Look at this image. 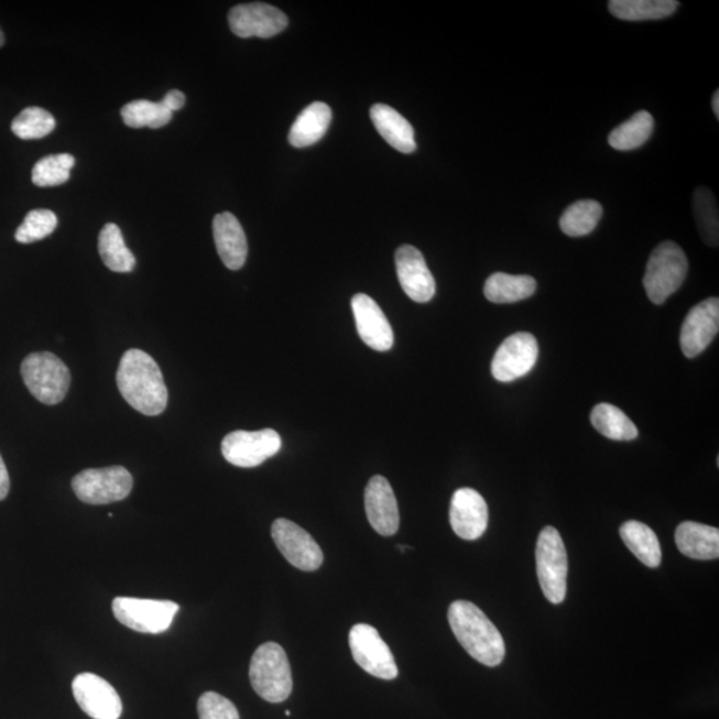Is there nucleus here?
I'll use <instances>...</instances> for the list:
<instances>
[{
    "label": "nucleus",
    "instance_id": "1",
    "mask_svg": "<svg viewBox=\"0 0 719 719\" xmlns=\"http://www.w3.org/2000/svg\"><path fill=\"white\" fill-rule=\"evenodd\" d=\"M117 384L127 403L145 416H159L167 408L168 391L161 368L140 349H130L123 355Z\"/></svg>",
    "mask_w": 719,
    "mask_h": 719
},
{
    "label": "nucleus",
    "instance_id": "2",
    "mask_svg": "<svg viewBox=\"0 0 719 719\" xmlns=\"http://www.w3.org/2000/svg\"><path fill=\"white\" fill-rule=\"evenodd\" d=\"M451 632L470 657L494 667L505 658V642L499 629L479 607L469 601H455L448 610Z\"/></svg>",
    "mask_w": 719,
    "mask_h": 719
},
{
    "label": "nucleus",
    "instance_id": "3",
    "mask_svg": "<svg viewBox=\"0 0 719 719\" xmlns=\"http://www.w3.org/2000/svg\"><path fill=\"white\" fill-rule=\"evenodd\" d=\"M253 690L266 702L282 704L294 689V679L285 651L275 642H266L253 653L250 665Z\"/></svg>",
    "mask_w": 719,
    "mask_h": 719
},
{
    "label": "nucleus",
    "instance_id": "4",
    "mask_svg": "<svg viewBox=\"0 0 719 719\" xmlns=\"http://www.w3.org/2000/svg\"><path fill=\"white\" fill-rule=\"evenodd\" d=\"M687 270L689 262L683 248L673 241L661 243L646 265L644 286L649 301L657 305L664 304L683 285Z\"/></svg>",
    "mask_w": 719,
    "mask_h": 719
},
{
    "label": "nucleus",
    "instance_id": "5",
    "mask_svg": "<svg viewBox=\"0 0 719 719\" xmlns=\"http://www.w3.org/2000/svg\"><path fill=\"white\" fill-rule=\"evenodd\" d=\"M21 372L25 386L43 404L62 403L72 385L69 369L54 353L29 355L22 362Z\"/></svg>",
    "mask_w": 719,
    "mask_h": 719
},
{
    "label": "nucleus",
    "instance_id": "6",
    "mask_svg": "<svg viewBox=\"0 0 719 719\" xmlns=\"http://www.w3.org/2000/svg\"><path fill=\"white\" fill-rule=\"evenodd\" d=\"M537 577L546 600L559 606L566 597L568 578V555L562 534L556 527L541 531L536 546Z\"/></svg>",
    "mask_w": 719,
    "mask_h": 719
},
{
    "label": "nucleus",
    "instance_id": "7",
    "mask_svg": "<svg viewBox=\"0 0 719 719\" xmlns=\"http://www.w3.org/2000/svg\"><path fill=\"white\" fill-rule=\"evenodd\" d=\"M132 487V476L123 467L83 470L73 480L76 498L91 505L122 501L129 498Z\"/></svg>",
    "mask_w": 719,
    "mask_h": 719
},
{
    "label": "nucleus",
    "instance_id": "8",
    "mask_svg": "<svg viewBox=\"0 0 719 719\" xmlns=\"http://www.w3.org/2000/svg\"><path fill=\"white\" fill-rule=\"evenodd\" d=\"M112 612L122 625L135 632L161 634L170 629L179 606L172 601L118 597L112 602Z\"/></svg>",
    "mask_w": 719,
    "mask_h": 719
},
{
    "label": "nucleus",
    "instance_id": "9",
    "mask_svg": "<svg viewBox=\"0 0 719 719\" xmlns=\"http://www.w3.org/2000/svg\"><path fill=\"white\" fill-rule=\"evenodd\" d=\"M355 663L371 676L391 680L399 676V667L390 646L381 639L378 630L367 623H358L349 632Z\"/></svg>",
    "mask_w": 719,
    "mask_h": 719
},
{
    "label": "nucleus",
    "instance_id": "10",
    "mask_svg": "<svg viewBox=\"0 0 719 719\" xmlns=\"http://www.w3.org/2000/svg\"><path fill=\"white\" fill-rule=\"evenodd\" d=\"M282 449V437L276 431H235L221 443V454L229 464L239 468L262 466Z\"/></svg>",
    "mask_w": 719,
    "mask_h": 719
},
{
    "label": "nucleus",
    "instance_id": "11",
    "mask_svg": "<svg viewBox=\"0 0 719 719\" xmlns=\"http://www.w3.org/2000/svg\"><path fill=\"white\" fill-rule=\"evenodd\" d=\"M271 534L277 549L292 566L304 571L320 568L324 562L322 548L302 526L286 519H277L272 524Z\"/></svg>",
    "mask_w": 719,
    "mask_h": 719
},
{
    "label": "nucleus",
    "instance_id": "12",
    "mask_svg": "<svg viewBox=\"0 0 719 719\" xmlns=\"http://www.w3.org/2000/svg\"><path fill=\"white\" fill-rule=\"evenodd\" d=\"M538 359V344L531 334L520 333L506 337L492 361L493 378L501 383L524 378Z\"/></svg>",
    "mask_w": 719,
    "mask_h": 719
},
{
    "label": "nucleus",
    "instance_id": "13",
    "mask_svg": "<svg viewBox=\"0 0 719 719\" xmlns=\"http://www.w3.org/2000/svg\"><path fill=\"white\" fill-rule=\"evenodd\" d=\"M76 704L92 719H119L123 704L118 691L106 679L92 673H81L73 683Z\"/></svg>",
    "mask_w": 719,
    "mask_h": 719
},
{
    "label": "nucleus",
    "instance_id": "14",
    "mask_svg": "<svg viewBox=\"0 0 719 719\" xmlns=\"http://www.w3.org/2000/svg\"><path fill=\"white\" fill-rule=\"evenodd\" d=\"M229 28L240 37H272L286 29L288 18L266 3L239 4L229 11Z\"/></svg>",
    "mask_w": 719,
    "mask_h": 719
},
{
    "label": "nucleus",
    "instance_id": "15",
    "mask_svg": "<svg viewBox=\"0 0 719 719\" xmlns=\"http://www.w3.org/2000/svg\"><path fill=\"white\" fill-rule=\"evenodd\" d=\"M719 330V301L710 297L687 314L680 328V349L687 359H695L708 348Z\"/></svg>",
    "mask_w": 719,
    "mask_h": 719
},
{
    "label": "nucleus",
    "instance_id": "16",
    "mask_svg": "<svg viewBox=\"0 0 719 719\" xmlns=\"http://www.w3.org/2000/svg\"><path fill=\"white\" fill-rule=\"evenodd\" d=\"M489 512L487 501L470 488L455 492L450 501L449 521L458 537L467 541L479 540L487 532Z\"/></svg>",
    "mask_w": 719,
    "mask_h": 719
},
{
    "label": "nucleus",
    "instance_id": "17",
    "mask_svg": "<svg viewBox=\"0 0 719 719\" xmlns=\"http://www.w3.org/2000/svg\"><path fill=\"white\" fill-rule=\"evenodd\" d=\"M396 271L401 288L416 303H428L436 294V282L423 253L413 246L396 251Z\"/></svg>",
    "mask_w": 719,
    "mask_h": 719
},
{
    "label": "nucleus",
    "instance_id": "18",
    "mask_svg": "<svg viewBox=\"0 0 719 719\" xmlns=\"http://www.w3.org/2000/svg\"><path fill=\"white\" fill-rule=\"evenodd\" d=\"M364 500L367 518L373 530L385 537L396 534L400 513L390 481L383 476L372 477L366 488Z\"/></svg>",
    "mask_w": 719,
    "mask_h": 719
},
{
    "label": "nucleus",
    "instance_id": "19",
    "mask_svg": "<svg viewBox=\"0 0 719 719\" xmlns=\"http://www.w3.org/2000/svg\"><path fill=\"white\" fill-rule=\"evenodd\" d=\"M352 311L360 339L374 351L386 352L393 347L394 335L380 305L366 294L355 295Z\"/></svg>",
    "mask_w": 719,
    "mask_h": 719
},
{
    "label": "nucleus",
    "instance_id": "20",
    "mask_svg": "<svg viewBox=\"0 0 719 719\" xmlns=\"http://www.w3.org/2000/svg\"><path fill=\"white\" fill-rule=\"evenodd\" d=\"M213 228L216 250H218L221 262L232 271L243 269L248 244L244 229L237 216L231 213L216 215Z\"/></svg>",
    "mask_w": 719,
    "mask_h": 719
},
{
    "label": "nucleus",
    "instance_id": "21",
    "mask_svg": "<svg viewBox=\"0 0 719 719\" xmlns=\"http://www.w3.org/2000/svg\"><path fill=\"white\" fill-rule=\"evenodd\" d=\"M371 119L380 135L388 144L403 154H412L417 149L415 130L403 115L386 105H374Z\"/></svg>",
    "mask_w": 719,
    "mask_h": 719
},
{
    "label": "nucleus",
    "instance_id": "22",
    "mask_svg": "<svg viewBox=\"0 0 719 719\" xmlns=\"http://www.w3.org/2000/svg\"><path fill=\"white\" fill-rule=\"evenodd\" d=\"M676 544L684 556L693 559L719 557V531L715 526L685 521L677 527Z\"/></svg>",
    "mask_w": 719,
    "mask_h": 719
},
{
    "label": "nucleus",
    "instance_id": "23",
    "mask_svg": "<svg viewBox=\"0 0 719 719\" xmlns=\"http://www.w3.org/2000/svg\"><path fill=\"white\" fill-rule=\"evenodd\" d=\"M333 120V110L323 101H315L298 115L290 131L288 140L296 149L309 148L326 135Z\"/></svg>",
    "mask_w": 719,
    "mask_h": 719
},
{
    "label": "nucleus",
    "instance_id": "24",
    "mask_svg": "<svg viewBox=\"0 0 719 719\" xmlns=\"http://www.w3.org/2000/svg\"><path fill=\"white\" fill-rule=\"evenodd\" d=\"M537 290V282L527 275L493 273L483 286V295L494 304H512L530 298Z\"/></svg>",
    "mask_w": 719,
    "mask_h": 719
},
{
    "label": "nucleus",
    "instance_id": "25",
    "mask_svg": "<svg viewBox=\"0 0 719 719\" xmlns=\"http://www.w3.org/2000/svg\"><path fill=\"white\" fill-rule=\"evenodd\" d=\"M620 534L628 549L633 553L640 562L649 568H658L663 562V551H661L657 534L640 521H627L620 527Z\"/></svg>",
    "mask_w": 719,
    "mask_h": 719
},
{
    "label": "nucleus",
    "instance_id": "26",
    "mask_svg": "<svg viewBox=\"0 0 719 719\" xmlns=\"http://www.w3.org/2000/svg\"><path fill=\"white\" fill-rule=\"evenodd\" d=\"M676 0H610L609 10L622 21H658L678 9Z\"/></svg>",
    "mask_w": 719,
    "mask_h": 719
},
{
    "label": "nucleus",
    "instance_id": "27",
    "mask_svg": "<svg viewBox=\"0 0 719 719\" xmlns=\"http://www.w3.org/2000/svg\"><path fill=\"white\" fill-rule=\"evenodd\" d=\"M591 425L602 436L614 442H632L639 437V429L625 413L608 403L598 404L591 411Z\"/></svg>",
    "mask_w": 719,
    "mask_h": 719
},
{
    "label": "nucleus",
    "instance_id": "28",
    "mask_svg": "<svg viewBox=\"0 0 719 719\" xmlns=\"http://www.w3.org/2000/svg\"><path fill=\"white\" fill-rule=\"evenodd\" d=\"M99 254L108 270L118 273L133 271L137 259L127 248L122 231L113 222H108L99 235Z\"/></svg>",
    "mask_w": 719,
    "mask_h": 719
},
{
    "label": "nucleus",
    "instance_id": "29",
    "mask_svg": "<svg viewBox=\"0 0 719 719\" xmlns=\"http://www.w3.org/2000/svg\"><path fill=\"white\" fill-rule=\"evenodd\" d=\"M654 129V119L651 112L639 111L625 123L617 127L609 135L610 148L619 151L640 149L651 139Z\"/></svg>",
    "mask_w": 719,
    "mask_h": 719
},
{
    "label": "nucleus",
    "instance_id": "30",
    "mask_svg": "<svg viewBox=\"0 0 719 719\" xmlns=\"http://www.w3.org/2000/svg\"><path fill=\"white\" fill-rule=\"evenodd\" d=\"M603 208L596 200H580L565 209L559 227L570 238L587 237L600 222Z\"/></svg>",
    "mask_w": 719,
    "mask_h": 719
},
{
    "label": "nucleus",
    "instance_id": "31",
    "mask_svg": "<svg viewBox=\"0 0 719 719\" xmlns=\"http://www.w3.org/2000/svg\"><path fill=\"white\" fill-rule=\"evenodd\" d=\"M122 118L131 129H161L170 123L172 112L162 101L133 100L122 108Z\"/></svg>",
    "mask_w": 719,
    "mask_h": 719
},
{
    "label": "nucleus",
    "instance_id": "32",
    "mask_svg": "<svg viewBox=\"0 0 719 719\" xmlns=\"http://www.w3.org/2000/svg\"><path fill=\"white\" fill-rule=\"evenodd\" d=\"M699 233L706 244L718 246L719 220L715 194L708 187H698L693 197Z\"/></svg>",
    "mask_w": 719,
    "mask_h": 719
},
{
    "label": "nucleus",
    "instance_id": "33",
    "mask_svg": "<svg viewBox=\"0 0 719 719\" xmlns=\"http://www.w3.org/2000/svg\"><path fill=\"white\" fill-rule=\"evenodd\" d=\"M55 126V118L48 111L40 107H29L18 115L11 129L18 138L33 140L47 137Z\"/></svg>",
    "mask_w": 719,
    "mask_h": 719
},
{
    "label": "nucleus",
    "instance_id": "34",
    "mask_svg": "<svg viewBox=\"0 0 719 719\" xmlns=\"http://www.w3.org/2000/svg\"><path fill=\"white\" fill-rule=\"evenodd\" d=\"M74 164L75 159L69 154L43 157L33 170V183L37 187L61 186L69 179Z\"/></svg>",
    "mask_w": 719,
    "mask_h": 719
},
{
    "label": "nucleus",
    "instance_id": "35",
    "mask_svg": "<svg viewBox=\"0 0 719 719\" xmlns=\"http://www.w3.org/2000/svg\"><path fill=\"white\" fill-rule=\"evenodd\" d=\"M57 218L50 209H34L25 216L22 226L17 229L15 239L19 243H35L50 237L55 231Z\"/></svg>",
    "mask_w": 719,
    "mask_h": 719
},
{
    "label": "nucleus",
    "instance_id": "36",
    "mask_svg": "<svg viewBox=\"0 0 719 719\" xmlns=\"http://www.w3.org/2000/svg\"><path fill=\"white\" fill-rule=\"evenodd\" d=\"M199 719H240L237 706L215 691H207L197 702Z\"/></svg>",
    "mask_w": 719,
    "mask_h": 719
},
{
    "label": "nucleus",
    "instance_id": "37",
    "mask_svg": "<svg viewBox=\"0 0 719 719\" xmlns=\"http://www.w3.org/2000/svg\"><path fill=\"white\" fill-rule=\"evenodd\" d=\"M162 105L167 108L168 111L174 113L175 111L182 110L184 105H186V97H184V94L181 91L172 90L165 95Z\"/></svg>",
    "mask_w": 719,
    "mask_h": 719
},
{
    "label": "nucleus",
    "instance_id": "38",
    "mask_svg": "<svg viewBox=\"0 0 719 719\" xmlns=\"http://www.w3.org/2000/svg\"><path fill=\"white\" fill-rule=\"evenodd\" d=\"M10 492V476L8 468L3 461L2 456H0V501H3L8 498Z\"/></svg>",
    "mask_w": 719,
    "mask_h": 719
},
{
    "label": "nucleus",
    "instance_id": "39",
    "mask_svg": "<svg viewBox=\"0 0 719 719\" xmlns=\"http://www.w3.org/2000/svg\"><path fill=\"white\" fill-rule=\"evenodd\" d=\"M712 111H715L717 119H719V91L717 90L715 95H712Z\"/></svg>",
    "mask_w": 719,
    "mask_h": 719
},
{
    "label": "nucleus",
    "instance_id": "40",
    "mask_svg": "<svg viewBox=\"0 0 719 719\" xmlns=\"http://www.w3.org/2000/svg\"><path fill=\"white\" fill-rule=\"evenodd\" d=\"M4 41H6V40H4V34H3V31H2V29H0V47H2V46H3V44H4Z\"/></svg>",
    "mask_w": 719,
    "mask_h": 719
},
{
    "label": "nucleus",
    "instance_id": "41",
    "mask_svg": "<svg viewBox=\"0 0 719 719\" xmlns=\"http://www.w3.org/2000/svg\"><path fill=\"white\" fill-rule=\"evenodd\" d=\"M285 716H286V717H290V716H291V711H290V710H288V711H285Z\"/></svg>",
    "mask_w": 719,
    "mask_h": 719
}]
</instances>
